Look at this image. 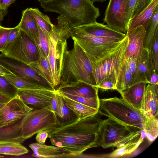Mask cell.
Segmentation results:
<instances>
[{
    "label": "cell",
    "instance_id": "cell-1",
    "mask_svg": "<svg viewBox=\"0 0 158 158\" xmlns=\"http://www.w3.org/2000/svg\"><path fill=\"white\" fill-rule=\"evenodd\" d=\"M99 111L81 120L58 124L48 130L52 145L69 152L74 157L87 149L100 146L99 128L102 121Z\"/></svg>",
    "mask_w": 158,
    "mask_h": 158
},
{
    "label": "cell",
    "instance_id": "cell-2",
    "mask_svg": "<svg viewBox=\"0 0 158 158\" xmlns=\"http://www.w3.org/2000/svg\"><path fill=\"white\" fill-rule=\"evenodd\" d=\"M73 41V47L71 50L68 49L67 42L64 46L59 86L78 81L96 86L91 63L81 48Z\"/></svg>",
    "mask_w": 158,
    "mask_h": 158
},
{
    "label": "cell",
    "instance_id": "cell-3",
    "mask_svg": "<svg viewBox=\"0 0 158 158\" xmlns=\"http://www.w3.org/2000/svg\"><path fill=\"white\" fill-rule=\"evenodd\" d=\"M45 11L54 12L66 18L72 27L96 21L98 8L89 0H48L40 1Z\"/></svg>",
    "mask_w": 158,
    "mask_h": 158
},
{
    "label": "cell",
    "instance_id": "cell-4",
    "mask_svg": "<svg viewBox=\"0 0 158 158\" xmlns=\"http://www.w3.org/2000/svg\"><path fill=\"white\" fill-rule=\"evenodd\" d=\"M128 43L126 35L116 46L106 51L91 63L96 86L104 78L108 77L116 87L124 63Z\"/></svg>",
    "mask_w": 158,
    "mask_h": 158
},
{
    "label": "cell",
    "instance_id": "cell-5",
    "mask_svg": "<svg viewBox=\"0 0 158 158\" xmlns=\"http://www.w3.org/2000/svg\"><path fill=\"white\" fill-rule=\"evenodd\" d=\"M99 112L102 115L143 131L146 117L122 98L99 99Z\"/></svg>",
    "mask_w": 158,
    "mask_h": 158
},
{
    "label": "cell",
    "instance_id": "cell-6",
    "mask_svg": "<svg viewBox=\"0 0 158 158\" xmlns=\"http://www.w3.org/2000/svg\"><path fill=\"white\" fill-rule=\"evenodd\" d=\"M142 131L108 118L102 120L99 128L100 146L104 148L117 147Z\"/></svg>",
    "mask_w": 158,
    "mask_h": 158
},
{
    "label": "cell",
    "instance_id": "cell-7",
    "mask_svg": "<svg viewBox=\"0 0 158 158\" xmlns=\"http://www.w3.org/2000/svg\"><path fill=\"white\" fill-rule=\"evenodd\" d=\"M59 123L50 105L46 108L32 110L21 120L22 137L26 140L39 131L49 129Z\"/></svg>",
    "mask_w": 158,
    "mask_h": 158
},
{
    "label": "cell",
    "instance_id": "cell-8",
    "mask_svg": "<svg viewBox=\"0 0 158 158\" xmlns=\"http://www.w3.org/2000/svg\"><path fill=\"white\" fill-rule=\"evenodd\" d=\"M71 37L84 51L91 63L97 60L106 51L116 46L121 41L72 31Z\"/></svg>",
    "mask_w": 158,
    "mask_h": 158
},
{
    "label": "cell",
    "instance_id": "cell-9",
    "mask_svg": "<svg viewBox=\"0 0 158 158\" xmlns=\"http://www.w3.org/2000/svg\"><path fill=\"white\" fill-rule=\"evenodd\" d=\"M2 53L28 64L37 61L39 57L35 44L28 35L21 29L7 49Z\"/></svg>",
    "mask_w": 158,
    "mask_h": 158
},
{
    "label": "cell",
    "instance_id": "cell-10",
    "mask_svg": "<svg viewBox=\"0 0 158 158\" xmlns=\"http://www.w3.org/2000/svg\"><path fill=\"white\" fill-rule=\"evenodd\" d=\"M0 64L15 76L25 78L31 81L53 90L54 87L40 76L30 66L5 54H0Z\"/></svg>",
    "mask_w": 158,
    "mask_h": 158
},
{
    "label": "cell",
    "instance_id": "cell-11",
    "mask_svg": "<svg viewBox=\"0 0 158 158\" xmlns=\"http://www.w3.org/2000/svg\"><path fill=\"white\" fill-rule=\"evenodd\" d=\"M129 0H110L103 21L110 28L126 34L128 29L127 13Z\"/></svg>",
    "mask_w": 158,
    "mask_h": 158
},
{
    "label": "cell",
    "instance_id": "cell-12",
    "mask_svg": "<svg viewBox=\"0 0 158 158\" xmlns=\"http://www.w3.org/2000/svg\"><path fill=\"white\" fill-rule=\"evenodd\" d=\"M33 109L17 95L0 110V129L16 123Z\"/></svg>",
    "mask_w": 158,
    "mask_h": 158
},
{
    "label": "cell",
    "instance_id": "cell-13",
    "mask_svg": "<svg viewBox=\"0 0 158 158\" xmlns=\"http://www.w3.org/2000/svg\"><path fill=\"white\" fill-rule=\"evenodd\" d=\"M55 90L45 89H18V95L27 105L42 109L51 105L52 96Z\"/></svg>",
    "mask_w": 158,
    "mask_h": 158
},
{
    "label": "cell",
    "instance_id": "cell-14",
    "mask_svg": "<svg viewBox=\"0 0 158 158\" xmlns=\"http://www.w3.org/2000/svg\"><path fill=\"white\" fill-rule=\"evenodd\" d=\"M67 41L58 40L56 37L50 35L49 51L48 57L55 88L59 86L62 56L64 46Z\"/></svg>",
    "mask_w": 158,
    "mask_h": 158
},
{
    "label": "cell",
    "instance_id": "cell-15",
    "mask_svg": "<svg viewBox=\"0 0 158 158\" xmlns=\"http://www.w3.org/2000/svg\"><path fill=\"white\" fill-rule=\"evenodd\" d=\"M72 31L118 40H122L126 35V34L110 28L106 25L96 21L72 28Z\"/></svg>",
    "mask_w": 158,
    "mask_h": 158
},
{
    "label": "cell",
    "instance_id": "cell-16",
    "mask_svg": "<svg viewBox=\"0 0 158 158\" xmlns=\"http://www.w3.org/2000/svg\"><path fill=\"white\" fill-rule=\"evenodd\" d=\"M146 30L142 26L133 28L126 34L128 43L125 55V60L134 56L136 60L137 66L139 64L144 48Z\"/></svg>",
    "mask_w": 158,
    "mask_h": 158
},
{
    "label": "cell",
    "instance_id": "cell-17",
    "mask_svg": "<svg viewBox=\"0 0 158 158\" xmlns=\"http://www.w3.org/2000/svg\"><path fill=\"white\" fill-rule=\"evenodd\" d=\"M158 85L148 83L146 86L140 111L146 117L158 116Z\"/></svg>",
    "mask_w": 158,
    "mask_h": 158
},
{
    "label": "cell",
    "instance_id": "cell-18",
    "mask_svg": "<svg viewBox=\"0 0 158 158\" xmlns=\"http://www.w3.org/2000/svg\"><path fill=\"white\" fill-rule=\"evenodd\" d=\"M99 88L85 82L78 81L67 85L59 86L57 90L59 92L78 95L88 98L99 99Z\"/></svg>",
    "mask_w": 158,
    "mask_h": 158
},
{
    "label": "cell",
    "instance_id": "cell-19",
    "mask_svg": "<svg viewBox=\"0 0 158 158\" xmlns=\"http://www.w3.org/2000/svg\"><path fill=\"white\" fill-rule=\"evenodd\" d=\"M19 24L20 29L24 32L33 41L37 49H42L40 42L39 27L29 8L23 11Z\"/></svg>",
    "mask_w": 158,
    "mask_h": 158
},
{
    "label": "cell",
    "instance_id": "cell-20",
    "mask_svg": "<svg viewBox=\"0 0 158 158\" xmlns=\"http://www.w3.org/2000/svg\"><path fill=\"white\" fill-rule=\"evenodd\" d=\"M33 151L32 156L40 158L73 157L74 156L69 152L56 146L40 144L37 143L29 145Z\"/></svg>",
    "mask_w": 158,
    "mask_h": 158
},
{
    "label": "cell",
    "instance_id": "cell-21",
    "mask_svg": "<svg viewBox=\"0 0 158 158\" xmlns=\"http://www.w3.org/2000/svg\"><path fill=\"white\" fill-rule=\"evenodd\" d=\"M158 9V0H152L139 13L130 20L127 32L137 27L142 26L146 31L156 11Z\"/></svg>",
    "mask_w": 158,
    "mask_h": 158
},
{
    "label": "cell",
    "instance_id": "cell-22",
    "mask_svg": "<svg viewBox=\"0 0 158 158\" xmlns=\"http://www.w3.org/2000/svg\"><path fill=\"white\" fill-rule=\"evenodd\" d=\"M147 83L134 84L121 92L123 98L134 108L140 111Z\"/></svg>",
    "mask_w": 158,
    "mask_h": 158
},
{
    "label": "cell",
    "instance_id": "cell-23",
    "mask_svg": "<svg viewBox=\"0 0 158 158\" xmlns=\"http://www.w3.org/2000/svg\"><path fill=\"white\" fill-rule=\"evenodd\" d=\"M149 49L145 48L143 49L139 63L132 73L131 86L141 82L150 83L148 59Z\"/></svg>",
    "mask_w": 158,
    "mask_h": 158
},
{
    "label": "cell",
    "instance_id": "cell-24",
    "mask_svg": "<svg viewBox=\"0 0 158 158\" xmlns=\"http://www.w3.org/2000/svg\"><path fill=\"white\" fill-rule=\"evenodd\" d=\"M143 131H142L138 133L130 139L116 147V149L108 154L107 157H118L132 153L143 141L144 139Z\"/></svg>",
    "mask_w": 158,
    "mask_h": 158
},
{
    "label": "cell",
    "instance_id": "cell-25",
    "mask_svg": "<svg viewBox=\"0 0 158 158\" xmlns=\"http://www.w3.org/2000/svg\"><path fill=\"white\" fill-rule=\"evenodd\" d=\"M39 55V59L37 61L28 65L40 76L54 86L53 76L48 58L44 52Z\"/></svg>",
    "mask_w": 158,
    "mask_h": 158
},
{
    "label": "cell",
    "instance_id": "cell-26",
    "mask_svg": "<svg viewBox=\"0 0 158 158\" xmlns=\"http://www.w3.org/2000/svg\"><path fill=\"white\" fill-rule=\"evenodd\" d=\"M60 94L67 106L76 114L78 120L94 115L98 112V110L80 103Z\"/></svg>",
    "mask_w": 158,
    "mask_h": 158
},
{
    "label": "cell",
    "instance_id": "cell-27",
    "mask_svg": "<svg viewBox=\"0 0 158 158\" xmlns=\"http://www.w3.org/2000/svg\"><path fill=\"white\" fill-rule=\"evenodd\" d=\"M20 120L13 125L0 129V142H12L21 143L25 140L22 137Z\"/></svg>",
    "mask_w": 158,
    "mask_h": 158
},
{
    "label": "cell",
    "instance_id": "cell-28",
    "mask_svg": "<svg viewBox=\"0 0 158 158\" xmlns=\"http://www.w3.org/2000/svg\"><path fill=\"white\" fill-rule=\"evenodd\" d=\"M58 109L55 114L59 124L69 123L77 119L76 114L67 106L61 95L56 89Z\"/></svg>",
    "mask_w": 158,
    "mask_h": 158
},
{
    "label": "cell",
    "instance_id": "cell-29",
    "mask_svg": "<svg viewBox=\"0 0 158 158\" xmlns=\"http://www.w3.org/2000/svg\"><path fill=\"white\" fill-rule=\"evenodd\" d=\"M57 19V23L54 25L50 34L54 35L58 40H67L71 36L72 27L65 17L60 15Z\"/></svg>",
    "mask_w": 158,
    "mask_h": 158
},
{
    "label": "cell",
    "instance_id": "cell-30",
    "mask_svg": "<svg viewBox=\"0 0 158 158\" xmlns=\"http://www.w3.org/2000/svg\"><path fill=\"white\" fill-rule=\"evenodd\" d=\"M29 9L38 27L50 40V33L54 25L51 22L49 18L48 15L42 13L37 8H31Z\"/></svg>",
    "mask_w": 158,
    "mask_h": 158
},
{
    "label": "cell",
    "instance_id": "cell-31",
    "mask_svg": "<svg viewBox=\"0 0 158 158\" xmlns=\"http://www.w3.org/2000/svg\"><path fill=\"white\" fill-rule=\"evenodd\" d=\"M28 152V150L20 143L12 142H0V154L18 156Z\"/></svg>",
    "mask_w": 158,
    "mask_h": 158
},
{
    "label": "cell",
    "instance_id": "cell-32",
    "mask_svg": "<svg viewBox=\"0 0 158 158\" xmlns=\"http://www.w3.org/2000/svg\"><path fill=\"white\" fill-rule=\"evenodd\" d=\"M4 76L18 89H48L23 77H18L13 75H5Z\"/></svg>",
    "mask_w": 158,
    "mask_h": 158
},
{
    "label": "cell",
    "instance_id": "cell-33",
    "mask_svg": "<svg viewBox=\"0 0 158 158\" xmlns=\"http://www.w3.org/2000/svg\"><path fill=\"white\" fill-rule=\"evenodd\" d=\"M132 74L128 68L127 62L125 60L115 89L120 93L130 87L131 83Z\"/></svg>",
    "mask_w": 158,
    "mask_h": 158
},
{
    "label": "cell",
    "instance_id": "cell-34",
    "mask_svg": "<svg viewBox=\"0 0 158 158\" xmlns=\"http://www.w3.org/2000/svg\"><path fill=\"white\" fill-rule=\"evenodd\" d=\"M143 129L149 140L151 142L154 141L158 134V117L151 118L146 117Z\"/></svg>",
    "mask_w": 158,
    "mask_h": 158
},
{
    "label": "cell",
    "instance_id": "cell-35",
    "mask_svg": "<svg viewBox=\"0 0 158 158\" xmlns=\"http://www.w3.org/2000/svg\"><path fill=\"white\" fill-rule=\"evenodd\" d=\"M158 9L154 13L146 31L144 48L150 50L156 31L158 28Z\"/></svg>",
    "mask_w": 158,
    "mask_h": 158
},
{
    "label": "cell",
    "instance_id": "cell-36",
    "mask_svg": "<svg viewBox=\"0 0 158 158\" xmlns=\"http://www.w3.org/2000/svg\"><path fill=\"white\" fill-rule=\"evenodd\" d=\"M18 89L3 75H0V93L11 99L18 95Z\"/></svg>",
    "mask_w": 158,
    "mask_h": 158
},
{
    "label": "cell",
    "instance_id": "cell-37",
    "mask_svg": "<svg viewBox=\"0 0 158 158\" xmlns=\"http://www.w3.org/2000/svg\"><path fill=\"white\" fill-rule=\"evenodd\" d=\"M59 92L61 94L80 103L98 110L99 109V99L88 98L78 95Z\"/></svg>",
    "mask_w": 158,
    "mask_h": 158
},
{
    "label": "cell",
    "instance_id": "cell-38",
    "mask_svg": "<svg viewBox=\"0 0 158 158\" xmlns=\"http://www.w3.org/2000/svg\"><path fill=\"white\" fill-rule=\"evenodd\" d=\"M154 63L155 69L157 73H158V28L155 34L150 49Z\"/></svg>",
    "mask_w": 158,
    "mask_h": 158
},
{
    "label": "cell",
    "instance_id": "cell-39",
    "mask_svg": "<svg viewBox=\"0 0 158 158\" xmlns=\"http://www.w3.org/2000/svg\"><path fill=\"white\" fill-rule=\"evenodd\" d=\"M148 59L149 69L150 76V84L158 85V73L156 72L154 63L150 49H149Z\"/></svg>",
    "mask_w": 158,
    "mask_h": 158
},
{
    "label": "cell",
    "instance_id": "cell-40",
    "mask_svg": "<svg viewBox=\"0 0 158 158\" xmlns=\"http://www.w3.org/2000/svg\"><path fill=\"white\" fill-rule=\"evenodd\" d=\"M39 36L40 45L46 57L48 58L49 51L50 40H49L43 32L39 28Z\"/></svg>",
    "mask_w": 158,
    "mask_h": 158
},
{
    "label": "cell",
    "instance_id": "cell-41",
    "mask_svg": "<svg viewBox=\"0 0 158 158\" xmlns=\"http://www.w3.org/2000/svg\"><path fill=\"white\" fill-rule=\"evenodd\" d=\"M20 30L19 24L16 27L12 28L8 35L6 44L1 52L2 53H3L7 49L19 34Z\"/></svg>",
    "mask_w": 158,
    "mask_h": 158
},
{
    "label": "cell",
    "instance_id": "cell-42",
    "mask_svg": "<svg viewBox=\"0 0 158 158\" xmlns=\"http://www.w3.org/2000/svg\"><path fill=\"white\" fill-rule=\"evenodd\" d=\"M12 28L0 27V52L3 49Z\"/></svg>",
    "mask_w": 158,
    "mask_h": 158
},
{
    "label": "cell",
    "instance_id": "cell-43",
    "mask_svg": "<svg viewBox=\"0 0 158 158\" xmlns=\"http://www.w3.org/2000/svg\"><path fill=\"white\" fill-rule=\"evenodd\" d=\"M103 90L115 89V87L111 79L108 77L104 78L97 86Z\"/></svg>",
    "mask_w": 158,
    "mask_h": 158
},
{
    "label": "cell",
    "instance_id": "cell-44",
    "mask_svg": "<svg viewBox=\"0 0 158 158\" xmlns=\"http://www.w3.org/2000/svg\"><path fill=\"white\" fill-rule=\"evenodd\" d=\"M152 0H138L132 15L131 18L143 10L150 3Z\"/></svg>",
    "mask_w": 158,
    "mask_h": 158
},
{
    "label": "cell",
    "instance_id": "cell-45",
    "mask_svg": "<svg viewBox=\"0 0 158 158\" xmlns=\"http://www.w3.org/2000/svg\"><path fill=\"white\" fill-rule=\"evenodd\" d=\"M138 0H129L127 13V22L128 24Z\"/></svg>",
    "mask_w": 158,
    "mask_h": 158
},
{
    "label": "cell",
    "instance_id": "cell-46",
    "mask_svg": "<svg viewBox=\"0 0 158 158\" xmlns=\"http://www.w3.org/2000/svg\"><path fill=\"white\" fill-rule=\"evenodd\" d=\"M37 134L35 139L37 143L40 144H45L46 140L48 137V130L40 131Z\"/></svg>",
    "mask_w": 158,
    "mask_h": 158
},
{
    "label": "cell",
    "instance_id": "cell-47",
    "mask_svg": "<svg viewBox=\"0 0 158 158\" xmlns=\"http://www.w3.org/2000/svg\"><path fill=\"white\" fill-rule=\"evenodd\" d=\"M125 60L127 62L129 69L132 74L135 71L137 66L136 60L135 57L134 56H132Z\"/></svg>",
    "mask_w": 158,
    "mask_h": 158
},
{
    "label": "cell",
    "instance_id": "cell-48",
    "mask_svg": "<svg viewBox=\"0 0 158 158\" xmlns=\"http://www.w3.org/2000/svg\"><path fill=\"white\" fill-rule=\"evenodd\" d=\"M56 91L53 94L50 107L51 110L56 114L58 109V102L56 95Z\"/></svg>",
    "mask_w": 158,
    "mask_h": 158
},
{
    "label": "cell",
    "instance_id": "cell-49",
    "mask_svg": "<svg viewBox=\"0 0 158 158\" xmlns=\"http://www.w3.org/2000/svg\"><path fill=\"white\" fill-rule=\"evenodd\" d=\"M16 0H0V8L7 10V8L12 3H14Z\"/></svg>",
    "mask_w": 158,
    "mask_h": 158
},
{
    "label": "cell",
    "instance_id": "cell-50",
    "mask_svg": "<svg viewBox=\"0 0 158 158\" xmlns=\"http://www.w3.org/2000/svg\"><path fill=\"white\" fill-rule=\"evenodd\" d=\"M5 75H14L13 74L0 64V75L4 76Z\"/></svg>",
    "mask_w": 158,
    "mask_h": 158
},
{
    "label": "cell",
    "instance_id": "cell-51",
    "mask_svg": "<svg viewBox=\"0 0 158 158\" xmlns=\"http://www.w3.org/2000/svg\"><path fill=\"white\" fill-rule=\"evenodd\" d=\"M11 99L0 93V103H6Z\"/></svg>",
    "mask_w": 158,
    "mask_h": 158
},
{
    "label": "cell",
    "instance_id": "cell-52",
    "mask_svg": "<svg viewBox=\"0 0 158 158\" xmlns=\"http://www.w3.org/2000/svg\"><path fill=\"white\" fill-rule=\"evenodd\" d=\"M7 13V10H4L0 8V27L1 22L2 21L4 17L6 15Z\"/></svg>",
    "mask_w": 158,
    "mask_h": 158
},
{
    "label": "cell",
    "instance_id": "cell-53",
    "mask_svg": "<svg viewBox=\"0 0 158 158\" xmlns=\"http://www.w3.org/2000/svg\"><path fill=\"white\" fill-rule=\"evenodd\" d=\"M92 2L93 3L94 2H102L107 0H89Z\"/></svg>",
    "mask_w": 158,
    "mask_h": 158
},
{
    "label": "cell",
    "instance_id": "cell-54",
    "mask_svg": "<svg viewBox=\"0 0 158 158\" xmlns=\"http://www.w3.org/2000/svg\"><path fill=\"white\" fill-rule=\"evenodd\" d=\"M6 103H0V110L5 106Z\"/></svg>",
    "mask_w": 158,
    "mask_h": 158
},
{
    "label": "cell",
    "instance_id": "cell-55",
    "mask_svg": "<svg viewBox=\"0 0 158 158\" xmlns=\"http://www.w3.org/2000/svg\"><path fill=\"white\" fill-rule=\"evenodd\" d=\"M38 0L40 2V1H46V0Z\"/></svg>",
    "mask_w": 158,
    "mask_h": 158
}]
</instances>
